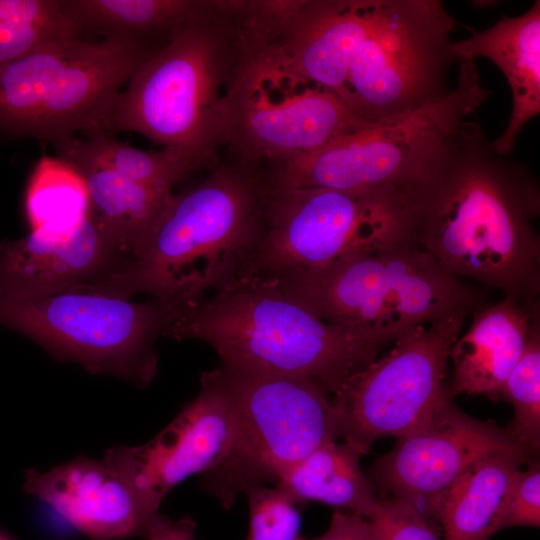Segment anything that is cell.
Here are the masks:
<instances>
[{"mask_svg": "<svg viewBox=\"0 0 540 540\" xmlns=\"http://www.w3.org/2000/svg\"><path fill=\"white\" fill-rule=\"evenodd\" d=\"M415 242L451 275L539 302V183L500 153L477 121L464 120L405 189Z\"/></svg>", "mask_w": 540, "mask_h": 540, "instance_id": "cell-1", "label": "cell"}, {"mask_svg": "<svg viewBox=\"0 0 540 540\" xmlns=\"http://www.w3.org/2000/svg\"><path fill=\"white\" fill-rule=\"evenodd\" d=\"M270 172L231 158L174 194L140 253L84 291L130 299L147 294L174 309L250 275L266 228Z\"/></svg>", "mask_w": 540, "mask_h": 540, "instance_id": "cell-2", "label": "cell"}, {"mask_svg": "<svg viewBox=\"0 0 540 540\" xmlns=\"http://www.w3.org/2000/svg\"><path fill=\"white\" fill-rule=\"evenodd\" d=\"M164 336L207 343L229 369L313 379L332 396L385 347L319 319L260 276L174 310Z\"/></svg>", "mask_w": 540, "mask_h": 540, "instance_id": "cell-3", "label": "cell"}, {"mask_svg": "<svg viewBox=\"0 0 540 540\" xmlns=\"http://www.w3.org/2000/svg\"><path fill=\"white\" fill-rule=\"evenodd\" d=\"M319 319L394 343L418 325L490 303L447 271L412 236L350 253L318 269L274 278Z\"/></svg>", "mask_w": 540, "mask_h": 540, "instance_id": "cell-4", "label": "cell"}, {"mask_svg": "<svg viewBox=\"0 0 540 540\" xmlns=\"http://www.w3.org/2000/svg\"><path fill=\"white\" fill-rule=\"evenodd\" d=\"M241 60L214 0L144 62L98 117L91 132H134L214 159L221 107Z\"/></svg>", "mask_w": 540, "mask_h": 540, "instance_id": "cell-5", "label": "cell"}, {"mask_svg": "<svg viewBox=\"0 0 540 540\" xmlns=\"http://www.w3.org/2000/svg\"><path fill=\"white\" fill-rule=\"evenodd\" d=\"M160 50L120 38L71 37L0 69V133L55 145L87 136L111 99Z\"/></svg>", "mask_w": 540, "mask_h": 540, "instance_id": "cell-6", "label": "cell"}, {"mask_svg": "<svg viewBox=\"0 0 540 540\" xmlns=\"http://www.w3.org/2000/svg\"><path fill=\"white\" fill-rule=\"evenodd\" d=\"M490 91L475 61L458 60L455 87L440 100L357 128L324 147L274 165L275 188L358 191L407 188Z\"/></svg>", "mask_w": 540, "mask_h": 540, "instance_id": "cell-7", "label": "cell"}, {"mask_svg": "<svg viewBox=\"0 0 540 540\" xmlns=\"http://www.w3.org/2000/svg\"><path fill=\"white\" fill-rule=\"evenodd\" d=\"M217 369L233 401L234 434L224 458L202 475V487L228 510L239 493L275 484L317 447L338 439L333 396L319 382Z\"/></svg>", "mask_w": 540, "mask_h": 540, "instance_id": "cell-8", "label": "cell"}, {"mask_svg": "<svg viewBox=\"0 0 540 540\" xmlns=\"http://www.w3.org/2000/svg\"><path fill=\"white\" fill-rule=\"evenodd\" d=\"M174 307L68 291L39 299L0 297V325L42 346L56 359L93 374H108L146 387L158 372L156 343Z\"/></svg>", "mask_w": 540, "mask_h": 540, "instance_id": "cell-9", "label": "cell"}, {"mask_svg": "<svg viewBox=\"0 0 540 540\" xmlns=\"http://www.w3.org/2000/svg\"><path fill=\"white\" fill-rule=\"evenodd\" d=\"M457 20L439 0H381L348 69L344 105L360 127L445 97Z\"/></svg>", "mask_w": 540, "mask_h": 540, "instance_id": "cell-10", "label": "cell"}, {"mask_svg": "<svg viewBox=\"0 0 540 540\" xmlns=\"http://www.w3.org/2000/svg\"><path fill=\"white\" fill-rule=\"evenodd\" d=\"M405 189L272 186L264 237L249 276L274 279L318 269L411 236Z\"/></svg>", "mask_w": 540, "mask_h": 540, "instance_id": "cell-11", "label": "cell"}, {"mask_svg": "<svg viewBox=\"0 0 540 540\" xmlns=\"http://www.w3.org/2000/svg\"><path fill=\"white\" fill-rule=\"evenodd\" d=\"M468 315L457 311L416 326L354 374L333 396L337 439L365 455L381 437L426 427L452 399L445 385L449 353Z\"/></svg>", "mask_w": 540, "mask_h": 540, "instance_id": "cell-12", "label": "cell"}, {"mask_svg": "<svg viewBox=\"0 0 540 540\" xmlns=\"http://www.w3.org/2000/svg\"><path fill=\"white\" fill-rule=\"evenodd\" d=\"M360 128L343 102L270 59L243 62L223 101L218 147L238 160L280 164Z\"/></svg>", "mask_w": 540, "mask_h": 540, "instance_id": "cell-13", "label": "cell"}, {"mask_svg": "<svg viewBox=\"0 0 540 540\" xmlns=\"http://www.w3.org/2000/svg\"><path fill=\"white\" fill-rule=\"evenodd\" d=\"M504 452L536 456L510 431L462 412L450 399L420 431L397 438L374 462V485L417 507L429 520L448 490L475 464ZM430 521V520H429Z\"/></svg>", "mask_w": 540, "mask_h": 540, "instance_id": "cell-14", "label": "cell"}, {"mask_svg": "<svg viewBox=\"0 0 540 540\" xmlns=\"http://www.w3.org/2000/svg\"><path fill=\"white\" fill-rule=\"evenodd\" d=\"M231 395L218 371L201 376L200 390L155 437L139 446H116L109 462L153 510L179 483L203 475L227 454L234 434Z\"/></svg>", "mask_w": 540, "mask_h": 540, "instance_id": "cell-15", "label": "cell"}, {"mask_svg": "<svg viewBox=\"0 0 540 540\" xmlns=\"http://www.w3.org/2000/svg\"><path fill=\"white\" fill-rule=\"evenodd\" d=\"M129 261L90 212L75 226H44L0 241V297L39 299L103 280Z\"/></svg>", "mask_w": 540, "mask_h": 540, "instance_id": "cell-16", "label": "cell"}, {"mask_svg": "<svg viewBox=\"0 0 540 540\" xmlns=\"http://www.w3.org/2000/svg\"><path fill=\"white\" fill-rule=\"evenodd\" d=\"M23 488L90 540L143 538L159 514L104 458L79 457L49 471L27 470Z\"/></svg>", "mask_w": 540, "mask_h": 540, "instance_id": "cell-17", "label": "cell"}, {"mask_svg": "<svg viewBox=\"0 0 540 540\" xmlns=\"http://www.w3.org/2000/svg\"><path fill=\"white\" fill-rule=\"evenodd\" d=\"M381 0H301L266 57L344 104L351 58L371 29ZM257 56V57H259Z\"/></svg>", "mask_w": 540, "mask_h": 540, "instance_id": "cell-18", "label": "cell"}, {"mask_svg": "<svg viewBox=\"0 0 540 540\" xmlns=\"http://www.w3.org/2000/svg\"><path fill=\"white\" fill-rule=\"evenodd\" d=\"M538 311L539 302L527 305L509 297L475 311L468 330L450 349V397L466 393L499 399L506 379L524 353L530 322Z\"/></svg>", "mask_w": 540, "mask_h": 540, "instance_id": "cell-19", "label": "cell"}, {"mask_svg": "<svg viewBox=\"0 0 540 540\" xmlns=\"http://www.w3.org/2000/svg\"><path fill=\"white\" fill-rule=\"evenodd\" d=\"M469 30L468 38L454 42L457 62L487 58L502 71L511 88L508 125L493 140L500 153L510 155L517 136L540 112V2L535 1L520 16H503L485 30Z\"/></svg>", "mask_w": 540, "mask_h": 540, "instance_id": "cell-20", "label": "cell"}, {"mask_svg": "<svg viewBox=\"0 0 540 540\" xmlns=\"http://www.w3.org/2000/svg\"><path fill=\"white\" fill-rule=\"evenodd\" d=\"M57 157L84 179L90 212L129 260L137 256L173 197L170 190L141 184L97 165L63 143L53 145Z\"/></svg>", "mask_w": 540, "mask_h": 540, "instance_id": "cell-21", "label": "cell"}, {"mask_svg": "<svg viewBox=\"0 0 540 540\" xmlns=\"http://www.w3.org/2000/svg\"><path fill=\"white\" fill-rule=\"evenodd\" d=\"M80 36L129 39L164 48L204 11L206 0H58Z\"/></svg>", "mask_w": 540, "mask_h": 540, "instance_id": "cell-22", "label": "cell"}, {"mask_svg": "<svg viewBox=\"0 0 540 540\" xmlns=\"http://www.w3.org/2000/svg\"><path fill=\"white\" fill-rule=\"evenodd\" d=\"M536 458L515 452L489 456L468 470L442 497L433 519L443 540H488L499 531L501 511L510 486Z\"/></svg>", "mask_w": 540, "mask_h": 540, "instance_id": "cell-23", "label": "cell"}, {"mask_svg": "<svg viewBox=\"0 0 540 540\" xmlns=\"http://www.w3.org/2000/svg\"><path fill=\"white\" fill-rule=\"evenodd\" d=\"M361 456L347 443L330 440L287 469L274 485L297 505L314 501L368 519L379 499L361 468Z\"/></svg>", "mask_w": 540, "mask_h": 540, "instance_id": "cell-24", "label": "cell"}, {"mask_svg": "<svg viewBox=\"0 0 540 540\" xmlns=\"http://www.w3.org/2000/svg\"><path fill=\"white\" fill-rule=\"evenodd\" d=\"M60 143L126 179L170 191L193 171L215 164L212 158L182 149L136 148L112 134H94L84 139L75 136Z\"/></svg>", "mask_w": 540, "mask_h": 540, "instance_id": "cell-25", "label": "cell"}, {"mask_svg": "<svg viewBox=\"0 0 540 540\" xmlns=\"http://www.w3.org/2000/svg\"><path fill=\"white\" fill-rule=\"evenodd\" d=\"M89 208L88 189L80 173L58 157L43 155L25 190L24 209L30 231L78 224Z\"/></svg>", "mask_w": 540, "mask_h": 540, "instance_id": "cell-26", "label": "cell"}, {"mask_svg": "<svg viewBox=\"0 0 540 540\" xmlns=\"http://www.w3.org/2000/svg\"><path fill=\"white\" fill-rule=\"evenodd\" d=\"M82 37L58 0H0V69L52 42Z\"/></svg>", "mask_w": 540, "mask_h": 540, "instance_id": "cell-27", "label": "cell"}, {"mask_svg": "<svg viewBox=\"0 0 540 540\" xmlns=\"http://www.w3.org/2000/svg\"><path fill=\"white\" fill-rule=\"evenodd\" d=\"M501 396L514 409L507 429L536 456L540 447V311L531 319L524 353L506 379Z\"/></svg>", "mask_w": 540, "mask_h": 540, "instance_id": "cell-28", "label": "cell"}, {"mask_svg": "<svg viewBox=\"0 0 540 540\" xmlns=\"http://www.w3.org/2000/svg\"><path fill=\"white\" fill-rule=\"evenodd\" d=\"M244 493L249 505L246 540H301L300 511L280 488L255 485Z\"/></svg>", "mask_w": 540, "mask_h": 540, "instance_id": "cell-29", "label": "cell"}, {"mask_svg": "<svg viewBox=\"0 0 540 540\" xmlns=\"http://www.w3.org/2000/svg\"><path fill=\"white\" fill-rule=\"evenodd\" d=\"M368 521L374 540H443L417 507L399 498L379 500Z\"/></svg>", "mask_w": 540, "mask_h": 540, "instance_id": "cell-30", "label": "cell"}, {"mask_svg": "<svg viewBox=\"0 0 540 540\" xmlns=\"http://www.w3.org/2000/svg\"><path fill=\"white\" fill-rule=\"evenodd\" d=\"M526 470L515 476L507 493L500 519L499 530L516 527L540 525V467L535 460Z\"/></svg>", "mask_w": 540, "mask_h": 540, "instance_id": "cell-31", "label": "cell"}, {"mask_svg": "<svg viewBox=\"0 0 540 540\" xmlns=\"http://www.w3.org/2000/svg\"><path fill=\"white\" fill-rule=\"evenodd\" d=\"M301 540H374L367 518L336 510L327 530L313 539Z\"/></svg>", "mask_w": 540, "mask_h": 540, "instance_id": "cell-32", "label": "cell"}, {"mask_svg": "<svg viewBox=\"0 0 540 540\" xmlns=\"http://www.w3.org/2000/svg\"><path fill=\"white\" fill-rule=\"evenodd\" d=\"M196 522L191 517L177 520L156 515L149 523L144 539L146 540H196Z\"/></svg>", "mask_w": 540, "mask_h": 540, "instance_id": "cell-33", "label": "cell"}, {"mask_svg": "<svg viewBox=\"0 0 540 540\" xmlns=\"http://www.w3.org/2000/svg\"><path fill=\"white\" fill-rule=\"evenodd\" d=\"M0 540H9V539L5 537L4 535L0 534Z\"/></svg>", "mask_w": 540, "mask_h": 540, "instance_id": "cell-34", "label": "cell"}]
</instances>
